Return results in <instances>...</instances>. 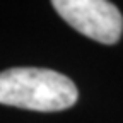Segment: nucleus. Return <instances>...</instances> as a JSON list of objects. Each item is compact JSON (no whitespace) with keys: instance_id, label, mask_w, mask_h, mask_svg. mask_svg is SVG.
<instances>
[{"instance_id":"f257e3e1","label":"nucleus","mask_w":123,"mask_h":123,"mask_svg":"<svg viewBox=\"0 0 123 123\" xmlns=\"http://www.w3.org/2000/svg\"><path fill=\"white\" fill-rule=\"evenodd\" d=\"M79 98L67 75L38 67H15L0 72V104L33 111H62Z\"/></svg>"},{"instance_id":"f03ea898","label":"nucleus","mask_w":123,"mask_h":123,"mask_svg":"<svg viewBox=\"0 0 123 123\" xmlns=\"http://www.w3.org/2000/svg\"><path fill=\"white\" fill-rule=\"evenodd\" d=\"M58 15L80 34L103 44H115L123 33V15L106 0H55Z\"/></svg>"}]
</instances>
